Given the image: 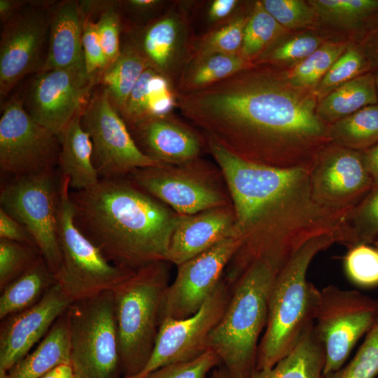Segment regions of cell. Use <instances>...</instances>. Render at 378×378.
<instances>
[{
    "label": "cell",
    "instance_id": "cell-43",
    "mask_svg": "<svg viewBox=\"0 0 378 378\" xmlns=\"http://www.w3.org/2000/svg\"><path fill=\"white\" fill-rule=\"evenodd\" d=\"M367 61L358 49L350 48L343 53L323 76L321 88L326 89L342 85L354 78L365 74Z\"/></svg>",
    "mask_w": 378,
    "mask_h": 378
},
{
    "label": "cell",
    "instance_id": "cell-23",
    "mask_svg": "<svg viewBox=\"0 0 378 378\" xmlns=\"http://www.w3.org/2000/svg\"><path fill=\"white\" fill-rule=\"evenodd\" d=\"M57 136L60 174L69 178L70 188L82 190L94 186L100 177L92 161V141L81 124V113L76 115Z\"/></svg>",
    "mask_w": 378,
    "mask_h": 378
},
{
    "label": "cell",
    "instance_id": "cell-12",
    "mask_svg": "<svg viewBox=\"0 0 378 378\" xmlns=\"http://www.w3.org/2000/svg\"><path fill=\"white\" fill-rule=\"evenodd\" d=\"M106 90L92 95L81 113V124L93 147L92 161L101 178L127 176L136 169L159 167L138 147Z\"/></svg>",
    "mask_w": 378,
    "mask_h": 378
},
{
    "label": "cell",
    "instance_id": "cell-52",
    "mask_svg": "<svg viewBox=\"0 0 378 378\" xmlns=\"http://www.w3.org/2000/svg\"><path fill=\"white\" fill-rule=\"evenodd\" d=\"M74 371L70 364L60 365L41 378H72Z\"/></svg>",
    "mask_w": 378,
    "mask_h": 378
},
{
    "label": "cell",
    "instance_id": "cell-13",
    "mask_svg": "<svg viewBox=\"0 0 378 378\" xmlns=\"http://www.w3.org/2000/svg\"><path fill=\"white\" fill-rule=\"evenodd\" d=\"M59 151L58 136L31 118L21 96L11 97L0 118L1 171L15 178L53 170Z\"/></svg>",
    "mask_w": 378,
    "mask_h": 378
},
{
    "label": "cell",
    "instance_id": "cell-29",
    "mask_svg": "<svg viewBox=\"0 0 378 378\" xmlns=\"http://www.w3.org/2000/svg\"><path fill=\"white\" fill-rule=\"evenodd\" d=\"M377 102L374 75L366 72L342 84L326 96L319 104L318 116L321 121L335 122Z\"/></svg>",
    "mask_w": 378,
    "mask_h": 378
},
{
    "label": "cell",
    "instance_id": "cell-42",
    "mask_svg": "<svg viewBox=\"0 0 378 378\" xmlns=\"http://www.w3.org/2000/svg\"><path fill=\"white\" fill-rule=\"evenodd\" d=\"M320 10L333 18L362 22L378 13V0H318Z\"/></svg>",
    "mask_w": 378,
    "mask_h": 378
},
{
    "label": "cell",
    "instance_id": "cell-17",
    "mask_svg": "<svg viewBox=\"0 0 378 378\" xmlns=\"http://www.w3.org/2000/svg\"><path fill=\"white\" fill-rule=\"evenodd\" d=\"M240 241L230 237L177 265L173 282L162 300L160 322L165 318H186L195 314L214 292Z\"/></svg>",
    "mask_w": 378,
    "mask_h": 378
},
{
    "label": "cell",
    "instance_id": "cell-26",
    "mask_svg": "<svg viewBox=\"0 0 378 378\" xmlns=\"http://www.w3.org/2000/svg\"><path fill=\"white\" fill-rule=\"evenodd\" d=\"M183 21L177 14H167L155 20L144 30L136 43L150 66L169 78L179 53Z\"/></svg>",
    "mask_w": 378,
    "mask_h": 378
},
{
    "label": "cell",
    "instance_id": "cell-30",
    "mask_svg": "<svg viewBox=\"0 0 378 378\" xmlns=\"http://www.w3.org/2000/svg\"><path fill=\"white\" fill-rule=\"evenodd\" d=\"M248 61L240 53L216 54L190 62L177 85L178 93L203 89L247 68Z\"/></svg>",
    "mask_w": 378,
    "mask_h": 378
},
{
    "label": "cell",
    "instance_id": "cell-24",
    "mask_svg": "<svg viewBox=\"0 0 378 378\" xmlns=\"http://www.w3.org/2000/svg\"><path fill=\"white\" fill-rule=\"evenodd\" d=\"M325 354L314 324L295 347L271 368L255 370L249 378H323ZM209 378H232L221 365Z\"/></svg>",
    "mask_w": 378,
    "mask_h": 378
},
{
    "label": "cell",
    "instance_id": "cell-36",
    "mask_svg": "<svg viewBox=\"0 0 378 378\" xmlns=\"http://www.w3.org/2000/svg\"><path fill=\"white\" fill-rule=\"evenodd\" d=\"M344 270L348 279L360 288L378 286V249L370 244H358L344 258Z\"/></svg>",
    "mask_w": 378,
    "mask_h": 378
},
{
    "label": "cell",
    "instance_id": "cell-53",
    "mask_svg": "<svg viewBox=\"0 0 378 378\" xmlns=\"http://www.w3.org/2000/svg\"><path fill=\"white\" fill-rule=\"evenodd\" d=\"M374 51H376V53H374V57H376L377 60L378 61V34L376 38H374Z\"/></svg>",
    "mask_w": 378,
    "mask_h": 378
},
{
    "label": "cell",
    "instance_id": "cell-57",
    "mask_svg": "<svg viewBox=\"0 0 378 378\" xmlns=\"http://www.w3.org/2000/svg\"><path fill=\"white\" fill-rule=\"evenodd\" d=\"M376 378H378V376Z\"/></svg>",
    "mask_w": 378,
    "mask_h": 378
},
{
    "label": "cell",
    "instance_id": "cell-2",
    "mask_svg": "<svg viewBox=\"0 0 378 378\" xmlns=\"http://www.w3.org/2000/svg\"><path fill=\"white\" fill-rule=\"evenodd\" d=\"M205 138L231 198L232 235L240 241L223 275L231 287L258 260L268 262L279 272L303 244L317 236H332L337 243L349 247L346 219L351 211H333L314 200L309 169L252 163Z\"/></svg>",
    "mask_w": 378,
    "mask_h": 378
},
{
    "label": "cell",
    "instance_id": "cell-51",
    "mask_svg": "<svg viewBox=\"0 0 378 378\" xmlns=\"http://www.w3.org/2000/svg\"><path fill=\"white\" fill-rule=\"evenodd\" d=\"M160 3L158 0H129L120 2L130 10L141 13L155 8Z\"/></svg>",
    "mask_w": 378,
    "mask_h": 378
},
{
    "label": "cell",
    "instance_id": "cell-41",
    "mask_svg": "<svg viewBox=\"0 0 378 378\" xmlns=\"http://www.w3.org/2000/svg\"><path fill=\"white\" fill-rule=\"evenodd\" d=\"M220 364L218 356L208 349L195 359L159 368L144 378H206Z\"/></svg>",
    "mask_w": 378,
    "mask_h": 378
},
{
    "label": "cell",
    "instance_id": "cell-47",
    "mask_svg": "<svg viewBox=\"0 0 378 378\" xmlns=\"http://www.w3.org/2000/svg\"><path fill=\"white\" fill-rule=\"evenodd\" d=\"M0 239L27 244L37 247L27 229L1 208H0Z\"/></svg>",
    "mask_w": 378,
    "mask_h": 378
},
{
    "label": "cell",
    "instance_id": "cell-34",
    "mask_svg": "<svg viewBox=\"0 0 378 378\" xmlns=\"http://www.w3.org/2000/svg\"><path fill=\"white\" fill-rule=\"evenodd\" d=\"M346 224L350 237V248L361 244H373L378 239V186H374L351 210Z\"/></svg>",
    "mask_w": 378,
    "mask_h": 378
},
{
    "label": "cell",
    "instance_id": "cell-33",
    "mask_svg": "<svg viewBox=\"0 0 378 378\" xmlns=\"http://www.w3.org/2000/svg\"><path fill=\"white\" fill-rule=\"evenodd\" d=\"M282 29L266 10L262 1H257L245 26L241 55L248 61L274 41Z\"/></svg>",
    "mask_w": 378,
    "mask_h": 378
},
{
    "label": "cell",
    "instance_id": "cell-49",
    "mask_svg": "<svg viewBox=\"0 0 378 378\" xmlns=\"http://www.w3.org/2000/svg\"><path fill=\"white\" fill-rule=\"evenodd\" d=\"M361 153L365 168L374 186H378V143Z\"/></svg>",
    "mask_w": 378,
    "mask_h": 378
},
{
    "label": "cell",
    "instance_id": "cell-54",
    "mask_svg": "<svg viewBox=\"0 0 378 378\" xmlns=\"http://www.w3.org/2000/svg\"><path fill=\"white\" fill-rule=\"evenodd\" d=\"M375 78V84H376V89H377V98H378V73L374 75Z\"/></svg>",
    "mask_w": 378,
    "mask_h": 378
},
{
    "label": "cell",
    "instance_id": "cell-18",
    "mask_svg": "<svg viewBox=\"0 0 378 378\" xmlns=\"http://www.w3.org/2000/svg\"><path fill=\"white\" fill-rule=\"evenodd\" d=\"M309 179L314 200L341 212H349L374 186L361 151L336 144L319 151L309 169Z\"/></svg>",
    "mask_w": 378,
    "mask_h": 378
},
{
    "label": "cell",
    "instance_id": "cell-8",
    "mask_svg": "<svg viewBox=\"0 0 378 378\" xmlns=\"http://www.w3.org/2000/svg\"><path fill=\"white\" fill-rule=\"evenodd\" d=\"M66 315L74 374L78 378H123L113 291L74 301Z\"/></svg>",
    "mask_w": 378,
    "mask_h": 378
},
{
    "label": "cell",
    "instance_id": "cell-16",
    "mask_svg": "<svg viewBox=\"0 0 378 378\" xmlns=\"http://www.w3.org/2000/svg\"><path fill=\"white\" fill-rule=\"evenodd\" d=\"M27 4L4 24L0 43L1 99L25 76L39 72L46 60L52 9Z\"/></svg>",
    "mask_w": 378,
    "mask_h": 378
},
{
    "label": "cell",
    "instance_id": "cell-25",
    "mask_svg": "<svg viewBox=\"0 0 378 378\" xmlns=\"http://www.w3.org/2000/svg\"><path fill=\"white\" fill-rule=\"evenodd\" d=\"M63 364H70L66 312L57 320L36 347L8 371L6 378H41Z\"/></svg>",
    "mask_w": 378,
    "mask_h": 378
},
{
    "label": "cell",
    "instance_id": "cell-55",
    "mask_svg": "<svg viewBox=\"0 0 378 378\" xmlns=\"http://www.w3.org/2000/svg\"><path fill=\"white\" fill-rule=\"evenodd\" d=\"M374 246L378 249V239L373 243Z\"/></svg>",
    "mask_w": 378,
    "mask_h": 378
},
{
    "label": "cell",
    "instance_id": "cell-35",
    "mask_svg": "<svg viewBox=\"0 0 378 378\" xmlns=\"http://www.w3.org/2000/svg\"><path fill=\"white\" fill-rule=\"evenodd\" d=\"M378 376V317L353 358L323 378H376Z\"/></svg>",
    "mask_w": 378,
    "mask_h": 378
},
{
    "label": "cell",
    "instance_id": "cell-7",
    "mask_svg": "<svg viewBox=\"0 0 378 378\" xmlns=\"http://www.w3.org/2000/svg\"><path fill=\"white\" fill-rule=\"evenodd\" d=\"M57 234L62 263L56 283L74 300L112 291L135 271L111 262L74 220L69 180L59 175Z\"/></svg>",
    "mask_w": 378,
    "mask_h": 378
},
{
    "label": "cell",
    "instance_id": "cell-40",
    "mask_svg": "<svg viewBox=\"0 0 378 378\" xmlns=\"http://www.w3.org/2000/svg\"><path fill=\"white\" fill-rule=\"evenodd\" d=\"M158 71L148 68L133 88L121 113L130 128L150 117V107L154 94V78Z\"/></svg>",
    "mask_w": 378,
    "mask_h": 378
},
{
    "label": "cell",
    "instance_id": "cell-38",
    "mask_svg": "<svg viewBox=\"0 0 378 378\" xmlns=\"http://www.w3.org/2000/svg\"><path fill=\"white\" fill-rule=\"evenodd\" d=\"M344 46L328 45L316 50L302 60L291 71L290 79L293 84L309 86L317 81L328 72L335 62L342 55Z\"/></svg>",
    "mask_w": 378,
    "mask_h": 378
},
{
    "label": "cell",
    "instance_id": "cell-6",
    "mask_svg": "<svg viewBox=\"0 0 378 378\" xmlns=\"http://www.w3.org/2000/svg\"><path fill=\"white\" fill-rule=\"evenodd\" d=\"M168 263L148 264L112 290L123 378L138 374L152 354L162 300L169 285Z\"/></svg>",
    "mask_w": 378,
    "mask_h": 378
},
{
    "label": "cell",
    "instance_id": "cell-14",
    "mask_svg": "<svg viewBox=\"0 0 378 378\" xmlns=\"http://www.w3.org/2000/svg\"><path fill=\"white\" fill-rule=\"evenodd\" d=\"M232 294L223 278L214 292L193 315L160 321L152 354L143 370L132 378H144L162 366L195 359L208 350V338L222 318Z\"/></svg>",
    "mask_w": 378,
    "mask_h": 378
},
{
    "label": "cell",
    "instance_id": "cell-20",
    "mask_svg": "<svg viewBox=\"0 0 378 378\" xmlns=\"http://www.w3.org/2000/svg\"><path fill=\"white\" fill-rule=\"evenodd\" d=\"M130 129L139 149L162 164H180L197 159L206 145L203 135L170 113L148 117Z\"/></svg>",
    "mask_w": 378,
    "mask_h": 378
},
{
    "label": "cell",
    "instance_id": "cell-48",
    "mask_svg": "<svg viewBox=\"0 0 378 378\" xmlns=\"http://www.w3.org/2000/svg\"><path fill=\"white\" fill-rule=\"evenodd\" d=\"M238 2L237 0H214L208 9L209 19L215 22L229 20Z\"/></svg>",
    "mask_w": 378,
    "mask_h": 378
},
{
    "label": "cell",
    "instance_id": "cell-28",
    "mask_svg": "<svg viewBox=\"0 0 378 378\" xmlns=\"http://www.w3.org/2000/svg\"><path fill=\"white\" fill-rule=\"evenodd\" d=\"M151 67L136 43L128 44L117 59L98 75L110 99L122 113L127 99L143 73Z\"/></svg>",
    "mask_w": 378,
    "mask_h": 378
},
{
    "label": "cell",
    "instance_id": "cell-4",
    "mask_svg": "<svg viewBox=\"0 0 378 378\" xmlns=\"http://www.w3.org/2000/svg\"><path fill=\"white\" fill-rule=\"evenodd\" d=\"M335 243L336 239L330 235L309 239L277 272L270 293L266 326L258 345L256 370L275 365L314 324L320 290L307 281V270L319 252Z\"/></svg>",
    "mask_w": 378,
    "mask_h": 378
},
{
    "label": "cell",
    "instance_id": "cell-19",
    "mask_svg": "<svg viewBox=\"0 0 378 378\" xmlns=\"http://www.w3.org/2000/svg\"><path fill=\"white\" fill-rule=\"evenodd\" d=\"M74 300L57 283L34 305L1 321L0 371L8 372L47 335Z\"/></svg>",
    "mask_w": 378,
    "mask_h": 378
},
{
    "label": "cell",
    "instance_id": "cell-21",
    "mask_svg": "<svg viewBox=\"0 0 378 378\" xmlns=\"http://www.w3.org/2000/svg\"><path fill=\"white\" fill-rule=\"evenodd\" d=\"M234 223L232 204L195 214H179L167 261L177 266L233 237Z\"/></svg>",
    "mask_w": 378,
    "mask_h": 378
},
{
    "label": "cell",
    "instance_id": "cell-50",
    "mask_svg": "<svg viewBox=\"0 0 378 378\" xmlns=\"http://www.w3.org/2000/svg\"><path fill=\"white\" fill-rule=\"evenodd\" d=\"M19 0H0V18L4 24L13 18L25 4Z\"/></svg>",
    "mask_w": 378,
    "mask_h": 378
},
{
    "label": "cell",
    "instance_id": "cell-45",
    "mask_svg": "<svg viewBox=\"0 0 378 378\" xmlns=\"http://www.w3.org/2000/svg\"><path fill=\"white\" fill-rule=\"evenodd\" d=\"M266 10L282 27L292 28L309 23L313 12L305 3L299 0H264Z\"/></svg>",
    "mask_w": 378,
    "mask_h": 378
},
{
    "label": "cell",
    "instance_id": "cell-9",
    "mask_svg": "<svg viewBox=\"0 0 378 378\" xmlns=\"http://www.w3.org/2000/svg\"><path fill=\"white\" fill-rule=\"evenodd\" d=\"M127 176L180 215L232 204L218 167L200 158L180 164L136 169Z\"/></svg>",
    "mask_w": 378,
    "mask_h": 378
},
{
    "label": "cell",
    "instance_id": "cell-37",
    "mask_svg": "<svg viewBox=\"0 0 378 378\" xmlns=\"http://www.w3.org/2000/svg\"><path fill=\"white\" fill-rule=\"evenodd\" d=\"M41 255L36 246L0 239V290L22 274Z\"/></svg>",
    "mask_w": 378,
    "mask_h": 378
},
{
    "label": "cell",
    "instance_id": "cell-46",
    "mask_svg": "<svg viewBox=\"0 0 378 378\" xmlns=\"http://www.w3.org/2000/svg\"><path fill=\"white\" fill-rule=\"evenodd\" d=\"M319 45L320 41L316 37H297L274 49L272 53V59L277 61L304 59L318 50Z\"/></svg>",
    "mask_w": 378,
    "mask_h": 378
},
{
    "label": "cell",
    "instance_id": "cell-44",
    "mask_svg": "<svg viewBox=\"0 0 378 378\" xmlns=\"http://www.w3.org/2000/svg\"><path fill=\"white\" fill-rule=\"evenodd\" d=\"M83 9V8H82ZM83 11L82 46L86 72L90 76H98L104 71L109 64L101 45L96 22L91 18V14Z\"/></svg>",
    "mask_w": 378,
    "mask_h": 378
},
{
    "label": "cell",
    "instance_id": "cell-39",
    "mask_svg": "<svg viewBox=\"0 0 378 378\" xmlns=\"http://www.w3.org/2000/svg\"><path fill=\"white\" fill-rule=\"evenodd\" d=\"M99 18L96 22L97 33L104 52L110 64L119 57L120 17L118 4L112 1H97Z\"/></svg>",
    "mask_w": 378,
    "mask_h": 378
},
{
    "label": "cell",
    "instance_id": "cell-15",
    "mask_svg": "<svg viewBox=\"0 0 378 378\" xmlns=\"http://www.w3.org/2000/svg\"><path fill=\"white\" fill-rule=\"evenodd\" d=\"M97 77L88 74L85 67L38 72L27 90V111L36 122L58 136L82 113Z\"/></svg>",
    "mask_w": 378,
    "mask_h": 378
},
{
    "label": "cell",
    "instance_id": "cell-56",
    "mask_svg": "<svg viewBox=\"0 0 378 378\" xmlns=\"http://www.w3.org/2000/svg\"><path fill=\"white\" fill-rule=\"evenodd\" d=\"M72 378H78V377L76 376L75 374H74V377Z\"/></svg>",
    "mask_w": 378,
    "mask_h": 378
},
{
    "label": "cell",
    "instance_id": "cell-27",
    "mask_svg": "<svg viewBox=\"0 0 378 378\" xmlns=\"http://www.w3.org/2000/svg\"><path fill=\"white\" fill-rule=\"evenodd\" d=\"M56 284L55 275L43 256L1 290L0 319L36 304Z\"/></svg>",
    "mask_w": 378,
    "mask_h": 378
},
{
    "label": "cell",
    "instance_id": "cell-5",
    "mask_svg": "<svg viewBox=\"0 0 378 378\" xmlns=\"http://www.w3.org/2000/svg\"><path fill=\"white\" fill-rule=\"evenodd\" d=\"M277 272L268 262L252 264L233 285L227 308L209 336L208 349L232 378H249L256 370L258 340L266 326Z\"/></svg>",
    "mask_w": 378,
    "mask_h": 378
},
{
    "label": "cell",
    "instance_id": "cell-1",
    "mask_svg": "<svg viewBox=\"0 0 378 378\" xmlns=\"http://www.w3.org/2000/svg\"><path fill=\"white\" fill-rule=\"evenodd\" d=\"M246 69L203 89L176 92V106L204 136L242 160L310 169L319 153L315 148L329 139L315 102L270 74Z\"/></svg>",
    "mask_w": 378,
    "mask_h": 378
},
{
    "label": "cell",
    "instance_id": "cell-3",
    "mask_svg": "<svg viewBox=\"0 0 378 378\" xmlns=\"http://www.w3.org/2000/svg\"><path fill=\"white\" fill-rule=\"evenodd\" d=\"M70 197L77 226L113 264L135 271L167 261L179 214L127 176L101 178Z\"/></svg>",
    "mask_w": 378,
    "mask_h": 378
},
{
    "label": "cell",
    "instance_id": "cell-10",
    "mask_svg": "<svg viewBox=\"0 0 378 378\" xmlns=\"http://www.w3.org/2000/svg\"><path fill=\"white\" fill-rule=\"evenodd\" d=\"M378 317V300L328 285L320 290L314 328L325 354L323 377L346 362L357 342Z\"/></svg>",
    "mask_w": 378,
    "mask_h": 378
},
{
    "label": "cell",
    "instance_id": "cell-31",
    "mask_svg": "<svg viewBox=\"0 0 378 378\" xmlns=\"http://www.w3.org/2000/svg\"><path fill=\"white\" fill-rule=\"evenodd\" d=\"M335 144L364 150L378 143V104L367 106L335 122L328 129Z\"/></svg>",
    "mask_w": 378,
    "mask_h": 378
},
{
    "label": "cell",
    "instance_id": "cell-11",
    "mask_svg": "<svg viewBox=\"0 0 378 378\" xmlns=\"http://www.w3.org/2000/svg\"><path fill=\"white\" fill-rule=\"evenodd\" d=\"M59 177L55 171L15 177L1 190V208L23 225L54 275L62 263L57 234Z\"/></svg>",
    "mask_w": 378,
    "mask_h": 378
},
{
    "label": "cell",
    "instance_id": "cell-22",
    "mask_svg": "<svg viewBox=\"0 0 378 378\" xmlns=\"http://www.w3.org/2000/svg\"><path fill=\"white\" fill-rule=\"evenodd\" d=\"M83 20L84 13L77 1L65 0L52 8L47 54L40 71L85 67Z\"/></svg>",
    "mask_w": 378,
    "mask_h": 378
},
{
    "label": "cell",
    "instance_id": "cell-32",
    "mask_svg": "<svg viewBox=\"0 0 378 378\" xmlns=\"http://www.w3.org/2000/svg\"><path fill=\"white\" fill-rule=\"evenodd\" d=\"M246 22L244 17H237L200 38L190 48L188 62L216 54L240 53Z\"/></svg>",
    "mask_w": 378,
    "mask_h": 378
}]
</instances>
